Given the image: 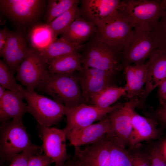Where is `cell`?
I'll list each match as a JSON object with an SVG mask.
<instances>
[{"label": "cell", "mask_w": 166, "mask_h": 166, "mask_svg": "<svg viewBox=\"0 0 166 166\" xmlns=\"http://www.w3.org/2000/svg\"><path fill=\"white\" fill-rule=\"evenodd\" d=\"M107 138L114 166H133L132 156L126 147L120 143L112 133L107 134Z\"/></svg>", "instance_id": "cell-26"}, {"label": "cell", "mask_w": 166, "mask_h": 166, "mask_svg": "<svg viewBox=\"0 0 166 166\" xmlns=\"http://www.w3.org/2000/svg\"><path fill=\"white\" fill-rule=\"evenodd\" d=\"M123 104L118 103L106 108H101L86 103L66 107L65 116L66 124L63 129L66 132L90 125L100 121L114 110L121 107Z\"/></svg>", "instance_id": "cell-8"}, {"label": "cell", "mask_w": 166, "mask_h": 166, "mask_svg": "<svg viewBox=\"0 0 166 166\" xmlns=\"http://www.w3.org/2000/svg\"><path fill=\"white\" fill-rule=\"evenodd\" d=\"M159 101H162L166 105V93L164 94L162 96L159 98Z\"/></svg>", "instance_id": "cell-42"}, {"label": "cell", "mask_w": 166, "mask_h": 166, "mask_svg": "<svg viewBox=\"0 0 166 166\" xmlns=\"http://www.w3.org/2000/svg\"><path fill=\"white\" fill-rule=\"evenodd\" d=\"M147 76L138 107L144 106L146 100L154 89L166 79V52L158 49L154 50L147 61Z\"/></svg>", "instance_id": "cell-15"}, {"label": "cell", "mask_w": 166, "mask_h": 166, "mask_svg": "<svg viewBox=\"0 0 166 166\" xmlns=\"http://www.w3.org/2000/svg\"><path fill=\"white\" fill-rule=\"evenodd\" d=\"M126 95V91L124 87L110 85L93 96L89 104L101 108H106L111 106L122 96Z\"/></svg>", "instance_id": "cell-25"}, {"label": "cell", "mask_w": 166, "mask_h": 166, "mask_svg": "<svg viewBox=\"0 0 166 166\" xmlns=\"http://www.w3.org/2000/svg\"><path fill=\"white\" fill-rule=\"evenodd\" d=\"M79 2L78 0H48L44 16L46 23H49Z\"/></svg>", "instance_id": "cell-29"}, {"label": "cell", "mask_w": 166, "mask_h": 166, "mask_svg": "<svg viewBox=\"0 0 166 166\" xmlns=\"http://www.w3.org/2000/svg\"><path fill=\"white\" fill-rule=\"evenodd\" d=\"M8 30L4 28L0 31V51L3 50L6 45Z\"/></svg>", "instance_id": "cell-37"}, {"label": "cell", "mask_w": 166, "mask_h": 166, "mask_svg": "<svg viewBox=\"0 0 166 166\" xmlns=\"http://www.w3.org/2000/svg\"><path fill=\"white\" fill-rule=\"evenodd\" d=\"M51 73H68L79 71L82 68L79 53L62 56L53 59L48 64Z\"/></svg>", "instance_id": "cell-22"}, {"label": "cell", "mask_w": 166, "mask_h": 166, "mask_svg": "<svg viewBox=\"0 0 166 166\" xmlns=\"http://www.w3.org/2000/svg\"><path fill=\"white\" fill-rule=\"evenodd\" d=\"M139 101L128 100L121 107L113 111L107 116L110 123L114 137L125 147H129L132 128V111L138 107Z\"/></svg>", "instance_id": "cell-12"}, {"label": "cell", "mask_w": 166, "mask_h": 166, "mask_svg": "<svg viewBox=\"0 0 166 166\" xmlns=\"http://www.w3.org/2000/svg\"><path fill=\"white\" fill-rule=\"evenodd\" d=\"M147 142L146 149L150 157L151 166H166V159L162 150L160 141Z\"/></svg>", "instance_id": "cell-31"}, {"label": "cell", "mask_w": 166, "mask_h": 166, "mask_svg": "<svg viewBox=\"0 0 166 166\" xmlns=\"http://www.w3.org/2000/svg\"><path fill=\"white\" fill-rule=\"evenodd\" d=\"M157 43V49L166 52V10L153 28Z\"/></svg>", "instance_id": "cell-33"}, {"label": "cell", "mask_w": 166, "mask_h": 166, "mask_svg": "<svg viewBox=\"0 0 166 166\" xmlns=\"http://www.w3.org/2000/svg\"><path fill=\"white\" fill-rule=\"evenodd\" d=\"M73 160V156H69L68 158L63 166H71Z\"/></svg>", "instance_id": "cell-40"}, {"label": "cell", "mask_w": 166, "mask_h": 166, "mask_svg": "<svg viewBox=\"0 0 166 166\" xmlns=\"http://www.w3.org/2000/svg\"><path fill=\"white\" fill-rule=\"evenodd\" d=\"M82 44L71 43L60 38H56L43 52L40 53L47 64L53 59L73 53H79Z\"/></svg>", "instance_id": "cell-24"}, {"label": "cell", "mask_w": 166, "mask_h": 166, "mask_svg": "<svg viewBox=\"0 0 166 166\" xmlns=\"http://www.w3.org/2000/svg\"><path fill=\"white\" fill-rule=\"evenodd\" d=\"M52 160L45 154H34L30 157L28 166H51Z\"/></svg>", "instance_id": "cell-36"}, {"label": "cell", "mask_w": 166, "mask_h": 166, "mask_svg": "<svg viewBox=\"0 0 166 166\" xmlns=\"http://www.w3.org/2000/svg\"><path fill=\"white\" fill-rule=\"evenodd\" d=\"M120 1L119 0H81V16L96 25L117 10Z\"/></svg>", "instance_id": "cell-20"}, {"label": "cell", "mask_w": 166, "mask_h": 166, "mask_svg": "<svg viewBox=\"0 0 166 166\" xmlns=\"http://www.w3.org/2000/svg\"><path fill=\"white\" fill-rule=\"evenodd\" d=\"M45 1L0 0V10L7 18L17 24L24 25L35 22L41 16Z\"/></svg>", "instance_id": "cell-10"}, {"label": "cell", "mask_w": 166, "mask_h": 166, "mask_svg": "<svg viewBox=\"0 0 166 166\" xmlns=\"http://www.w3.org/2000/svg\"><path fill=\"white\" fill-rule=\"evenodd\" d=\"M96 25L95 36L114 50L122 54L133 33L126 15L116 10Z\"/></svg>", "instance_id": "cell-2"}, {"label": "cell", "mask_w": 166, "mask_h": 166, "mask_svg": "<svg viewBox=\"0 0 166 166\" xmlns=\"http://www.w3.org/2000/svg\"><path fill=\"white\" fill-rule=\"evenodd\" d=\"M162 1L163 6L165 10H166V0H163Z\"/></svg>", "instance_id": "cell-43"}, {"label": "cell", "mask_w": 166, "mask_h": 166, "mask_svg": "<svg viewBox=\"0 0 166 166\" xmlns=\"http://www.w3.org/2000/svg\"><path fill=\"white\" fill-rule=\"evenodd\" d=\"M78 4L74 5L48 24L56 38L59 34H62L73 21L81 16Z\"/></svg>", "instance_id": "cell-28"}, {"label": "cell", "mask_w": 166, "mask_h": 166, "mask_svg": "<svg viewBox=\"0 0 166 166\" xmlns=\"http://www.w3.org/2000/svg\"><path fill=\"white\" fill-rule=\"evenodd\" d=\"M117 10L126 15L132 28L148 25L153 28L166 10L162 1L157 0H121Z\"/></svg>", "instance_id": "cell-7"}, {"label": "cell", "mask_w": 166, "mask_h": 166, "mask_svg": "<svg viewBox=\"0 0 166 166\" xmlns=\"http://www.w3.org/2000/svg\"><path fill=\"white\" fill-rule=\"evenodd\" d=\"M132 132L129 148L132 147L144 141H154L160 136L157 128V122L153 118L145 117L137 113L132 112Z\"/></svg>", "instance_id": "cell-18"}, {"label": "cell", "mask_w": 166, "mask_h": 166, "mask_svg": "<svg viewBox=\"0 0 166 166\" xmlns=\"http://www.w3.org/2000/svg\"><path fill=\"white\" fill-rule=\"evenodd\" d=\"M14 74L5 61H0V85L5 89L14 92H20V85L14 77Z\"/></svg>", "instance_id": "cell-30"}, {"label": "cell", "mask_w": 166, "mask_h": 166, "mask_svg": "<svg viewBox=\"0 0 166 166\" xmlns=\"http://www.w3.org/2000/svg\"><path fill=\"white\" fill-rule=\"evenodd\" d=\"M123 70L126 81L124 87L126 91L127 98L128 100L139 101L142 94L145 83L135 75L133 65L124 64Z\"/></svg>", "instance_id": "cell-27"}, {"label": "cell", "mask_w": 166, "mask_h": 166, "mask_svg": "<svg viewBox=\"0 0 166 166\" xmlns=\"http://www.w3.org/2000/svg\"><path fill=\"white\" fill-rule=\"evenodd\" d=\"M158 87L157 95L159 98L166 93V79Z\"/></svg>", "instance_id": "cell-38"}, {"label": "cell", "mask_w": 166, "mask_h": 166, "mask_svg": "<svg viewBox=\"0 0 166 166\" xmlns=\"http://www.w3.org/2000/svg\"><path fill=\"white\" fill-rule=\"evenodd\" d=\"M107 115L97 123L67 132L66 139L74 148L80 147L82 145L93 144L108 134H113Z\"/></svg>", "instance_id": "cell-17"}, {"label": "cell", "mask_w": 166, "mask_h": 166, "mask_svg": "<svg viewBox=\"0 0 166 166\" xmlns=\"http://www.w3.org/2000/svg\"><path fill=\"white\" fill-rule=\"evenodd\" d=\"M35 145L31 142L22 119H12L1 123L0 155L2 160L10 162L16 155Z\"/></svg>", "instance_id": "cell-6"}, {"label": "cell", "mask_w": 166, "mask_h": 166, "mask_svg": "<svg viewBox=\"0 0 166 166\" xmlns=\"http://www.w3.org/2000/svg\"><path fill=\"white\" fill-rule=\"evenodd\" d=\"M32 49L28 47L22 32L8 30L6 45L4 49L0 51V55L14 74Z\"/></svg>", "instance_id": "cell-16"}, {"label": "cell", "mask_w": 166, "mask_h": 166, "mask_svg": "<svg viewBox=\"0 0 166 166\" xmlns=\"http://www.w3.org/2000/svg\"><path fill=\"white\" fill-rule=\"evenodd\" d=\"M160 143L163 153L166 159V139L160 141Z\"/></svg>", "instance_id": "cell-39"}, {"label": "cell", "mask_w": 166, "mask_h": 166, "mask_svg": "<svg viewBox=\"0 0 166 166\" xmlns=\"http://www.w3.org/2000/svg\"><path fill=\"white\" fill-rule=\"evenodd\" d=\"M133 33L122 53L123 65L144 64L153 51L157 49L153 28L148 25H136Z\"/></svg>", "instance_id": "cell-4"}, {"label": "cell", "mask_w": 166, "mask_h": 166, "mask_svg": "<svg viewBox=\"0 0 166 166\" xmlns=\"http://www.w3.org/2000/svg\"><path fill=\"white\" fill-rule=\"evenodd\" d=\"M48 68V65L40 53L32 48L20 65L16 79L26 89L32 91L49 72Z\"/></svg>", "instance_id": "cell-9"}, {"label": "cell", "mask_w": 166, "mask_h": 166, "mask_svg": "<svg viewBox=\"0 0 166 166\" xmlns=\"http://www.w3.org/2000/svg\"><path fill=\"white\" fill-rule=\"evenodd\" d=\"M23 96L20 92L6 90L0 100V121L2 123L14 120L22 119L24 114L28 112V108L23 101Z\"/></svg>", "instance_id": "cell-19"}, {"label": "cell", "mask_w": 166, "mask_h": 166, "mask_svg": "<svg viewBox=\"0 0 166 166\" xmlns=\"http://www.w3.org/2000/svg\"><path fill=\"white\" fill-rule=\"evenodd\" d=\"M159 101L158 108L150 113V117L154 119L161 126L166 127V105L162 101Z\"/></svg>", "instance_id": "cell-35"}, {"label": "cell", "mask_w": 166, "mask_h": 166, "mask_svg": "<svg viewBox=\"0 0 166 166\" xmlns=\"http://www.w3.org/2000/svg\"><path fill=\"white\" fill-rule=\"evenodd\" d=\"M78 73L49 72L37 87L66 107L85 103L80 89Z\"/></svg>", "instance_id": "cell-1"}, {"label": "cell", "mask_w": 166, "mask_h": 166, "mask_svg": "<svg viewBox=\"0 0 166 166\" xmlns=\"http://www.w3.org/2000/svg\"><path fill=\"white\" fill-rule=\"evenodd\" d=\"M116 72L96 68L82 67L78 71V79L85 103L91 97L104 88L112 85Z\"/></svg>", "instance_id": "cell-13"}, {"label": "cell", "mask_w": 166, "mask_h": 166, "mask_svg": "<svg viewBox=\"0 0 166 166\" xmlns=\"http://www.w3.org/2000/svg\"><path fill=\"white\" fill-rule=\"evenodd\" d=\"M97 30L94 23L81 16L66 29L61 34V38L71 43L82 44L93 36Z\"/></svg>", "instance_id": "cell-21"}, {"label": "cell", "mask_w": 166, "mask_h": 166, "mask_svg": "<svg viewBox=\"0 0 166 166\" xmlns=\"http://www.w3.org/2000/svg\"><path fill=\"white\" fill-rule=\"evenodd\" d=\"M107 135L83 149L75 147L73 156L77 166H114L109 149Z\"/></svg>", "instance_id": "cell-14"}, {"label": "cell", "mask_w": 166, "mask_h": 166, "mask_svg": "<svg viewBox=\"0 0 166 166\" xmlns=\"http://www.w3.org/2000/svg\"><path fill=\"white\" fill-rule=\"evenodd\" d=\"M6 91L5 89L0 85V100L2 98Z\"/></svg>", "instance_id": "cell-41"}, {"label": "cell", "mask_w": 166, "mask_h": 166, "mask_svg": "<svg viewBox=\"0 0 166 166\" xmlns=\"http://www.w3.org/2000/svg\"><path fill=\"white\" fill-rule=\"evenodd\" d=\"M132 157L133 166H151L150 158L146 150L142 149L140 143L129 148Z\"/></svg>", "instance_id": "cell-32"}, {"label": "cell", "mask_w": 166, "mask_h": 166, "mask_svg": "<svg viewBox=\"0 0 166 166\" xmlns=\"http://www.w3.org/2000/svg\"><path fill=\"white\" fill-rule=\"evenodd\" d=\"M26 100L28 112L34 118L38 125L50 127L58 123L65 115L66 107L34 91H29L21 85L19 88Z\"/></svg>", "instance_id": "cell-5"}, {"label": "cell", "mask_w": 166, "mask_h": 166, "mask_svg": "<svg viewBox=\"0 0 166 166\" xmlns=\"http://www.w3.org/2000/svg\"><path fill=\"white\" fill-rule=\"evenodd\" d=\"M38 126L45 154L52 160L54 166H63L69 156L67 154L65 132L63 129Z\"/></svg>", "instance_id": "cell-11"}, {"label": "cell", "mask_w": 166, "mask_h": 166, "mask_svg": "<svg viewBox=\"0 0 166 166\" xmlns=\"http://www.w3.org/2000/svg\"><path fill=\"white\" fill-rule=\"evenodd\" d=\"M32 49L41 53L56 38L48 24H38L31 28L29 34Z\"/></svg>", "instance_id": "cell-23"}, {"label": "cell", "mask_w": 166, "mask_h": 166, "mask_svg": "<svg viewBox=\"0 0 166 166\" xmlns=\"http://www.w3.org/2000/svg\"><path fill=\"white\" fill-rule=\"evenodd\" d=\"M81 51L82 67L117 73L123 69L122 54L110 48L95 34L83 45Z\"/></svg>", "instance_id": "cell-3"}, {"label": "cell", "mask_w": 166, "mask_h": 166, "mask_svg": "<svg viewBox=\"0 0 166 166\" xmlns=\"http://www.w3.org/2000/svg\"><path fill=\"white\" fill-rule=\"evenodd\" d=\"M43 151L41 147L35 145L16 155L10 162L9 166H28L30 156L34 154H42Z\"/></svg>", "instance_id": "cell-34"}]
</instances>
